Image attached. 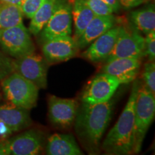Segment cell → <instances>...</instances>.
<instances>
[{
  "label": "cell",
  "mask_w": 155,
  "mask_h": 155,
  "mask_svg": "<svg viewBox=\"0 0 155 155\" xmlns=\"http://www.w3.org/2000/svg\"><path fill=\"white\" fill-rule=\"evenodd\" d=\"M96 16L109 15L114 13L113 9L102 0H82Z\"/></svg>",
  "instance_id": "obj_23"
},
{
  "label": "cell",
  "mask_w": 155,
  "mask_h": 155,
  "mask_svg": "<svg viewBox=\"0 0 155 155\" xmlns=\"http://www.w3.org/2000/svg\"><path fill=\"white\" fill-rule=\"evenodd\" d=\"M23 12L20 6L0 3V30L7 29L22 23Z\"/></svg>",
  "instance_id": "obj_21"
},
{
  "label": "cell",
  "mask_w": 155,
  "mask_h": 155,
  "mask_svg": "<svg viewBox=\"0 0 155 155\" xmlns=\"http://www.w3.org/2000/svg\"><path fill=\"white\" fill-rule=\"evenodd\" d=\"M119 30V26H114L96 38L82 53L83 57L94 63L106 61L114 47Z\"/></svg>",
  "instance_id": "obj_14"
},
{
  "label": "cell",
  "mask_w": 155,
  "mask_h": 155,
  "mask_svg": "<svg viewBox=\"0 0 155 155\" xmlns=\"http://www.w3.org/2000/svg\"><path fill=\"white\" fill-rule=\"evenodd\" d=\"M144 55L149 61H154L155 59V30L146 35L144 38Z\"/></svg>",
  "instance_id": "obj_26"
},
{
  "label": "cell",
  "mask_w": 155,
  "mask_h": 155,
  "mask_svg": "<svg viewBox=\"0 0 155 155\" xmlns=\"http://www.w3.org/2000/svg\"><path fill=\"white\" fill-rule=\"evenodd\" d=\"M13 72V58L0 51V81Z\"/></svg>",
  "instance_id": "obj_24"
},
{
  "label": "cell",
  "mask_w": 155,
  "mask_h": 155,
  "mask_svg": "<svg viewBox=\"0 0 155 155\" xmlns=\"http://www.w3.org/2000/svg\"><path fill=\"white\" fill-rule=\"evenodd\" d=\"M42 52L48 63L67 61L76 55L79 48L71 36L60 37L42 42Z\"/></svg>",
  "instance_id": "obj_12"
},
{
  "label": "cell",
  "mask_w": 155,
  "mask_h": 155,
  "mask_svg": "<svg viewBox=\"0 0 155 155\" xmlns=\"http://www.w3.org/2000/svg\"><path fill=\"white\" fill-rule=\"evenodd\" d=\"M131 22L139 31L147 35L155 30V9L154 4L144 8L133 11L130 15Z\"/></svg>",
  "instance_id": "obj_19"
},
{
  "label": "cell",
  "mask_w": 155,
  "mask_h": 155,
  "mask_svg": "<svg viewBox=\"0 0 155 155\" xmlns=\"http://www.w3.org/2000/svg\"><path fill=\"white\" fill-rule=\"evenodd\" d=\"M9 154L35 155L41 152L44 143V134L33 129L5 140Z\"/></svg>",
  "instance_id": "obj_10"
},
{
  "label": "cell",
  "mask_w": 155,
  "mask_h": 155,
  "mask_svg": "<svg viewBox=\"0 0 155 155\" xmlns=\"http://www.w3.org/2000/svg\"><path fill=\"white\" fill-rule=\"evenodd\" d=\"M141 60L134 58H116L106 62L101 72L115 77L119 83L133 82L140 72Z\"/></svg>",
  "instance_id": "obj_13"
},
{
  "label": "cell",
  "mask_w": 155,
  "mask_h": 155,
  "mask_svg": "<svg viewBox=\"0 0 155 155\" xmlns=\"http://www.w3.org/2000/svg\"><path fill=\"white\" fill-rule=\"evenodd\" d=\"M44 0H22L20 7L23 15L29 19L32 18Z\"/></svg>",
  "instance_id": "obj_25"
},
{
  "label": "cell",
  "mask_w": 155,
  "mask_h": 155,
  "mask_svg": "<svg viewBox=\"0 0 155 155\" xmlns=\"http://www.w3.org/2000/svg\"><path fill=\"white\" fill-rule=\"evenodd\" d=\"M104 2L107 4L111 7V9H113L114 12H116L119 10L120 7H121V5L119 2L118 0H102Z\"/></svg>",
  "instance_id": "obj_28"
},
{
  "label": "cell",
  "mask_w": 155,
  "mask_h": 155,
  "mask_svg": "<svg viewBox=\"0 0 155 155\" xmlns=\"http://www.w3.org/2000/svg\"><path fill=\"white\" fill-rule=\"evenodd\" d=\"M55 2L56 0H44L31 18L29 27V32L30 33L34 35H38L41 32L53 14Z\"/></svg>",
  "instance_id": "obj_20"
},
{
  "label": "cell",
  "mask_w": 155,
  "mask_h": 155,
  "mask_svg": "<svg viewBox=\"0 0 155 155\" xmlns=\"http://www.w3.org/2000/svg\"><path fill=\"white\" fill-rule=\"evenodd\" d=\"M120 84L115 77L103 72L98 73L83 89L81 101L90 104L108 101L111 99Z\"/></svg>",
  "instance_id": "obj_8"
},
{
  "label": "cell",
  "mask_w": 155,
  "mask_h": 155,
  "mask_svg": "<svg viewBox=\"0 0 155 155\" xmlns=\"http://www.w3.org/2000/svg\"><path fill=\"white\" fill-rule=\"evenodd\" d=\"M15 72L30 81L39 88H47L48 62L43 57L32 53L24 57L13 59Z\"/></svg>",
  "instance_id": "obj_9"
},
{
  "label": "cell",
  "mask_w": 155,
  "mask_h": 155,
  "mask_svg": "<svg viewBox=\"0 0 155 155\" xmlns=\"http://www.w3.org/2000/svg\"><path fill=\"white\" fill-rule=\"evenodd\" d=\"M116 21V17L113 14L95 16L87 25L80 38L76 40L79 50L89 45L96 38L115 26Z\"/></svg>",
  "instance_id": "obj_16"
},
{
  "label": "cell",
  "mask_w": 155,
  "mask_h": 155,
  "mask_svg": "<svg viewBox=\"0 0 155 155\" xmlns=\"http://www.w3.org/2000/svg\"><path fill=\"white\" fill-rule=\"evenodd\" d=\"M96 16L91 9L82 0H73L72 3V17L74 20L75 31L73 39L76 40L91 21Z\"/></svg>",
  "instance_id": "obj_18"
},
{
  "label": "cell",
  "mask_w": 155,
  "mask_h": 155,
  "mask_svg": "<svg viewBox=\"0 0 155 155\" xmlns=\"http://www.w3.org/2000/svg\"><path fill=\"white\" fill-rule=\"evenodd\" d=\"M144 85L155 94V64L154 61H149L144 64L142 72Z\"/></svg>",
  "instance_id": "obj_22"
},
{
  "label": "cell",
  "mask_w": 155,
  "mask_h": 155,
  "mask_svg": "<svg viewBox=\"0 0 155 155\" xmlns=\"http://www.w3.org/2000/svg\"><path fill=\"white\" fill-rule=\"evenodd\" d=\"M0 99H1V92H0Z\"/></svg>",
  "instance_id": "obj_31"
},
{
  "label": "cell",
  "mask_w": 155,
  "mask_h": 155,
  "mask_svg": "<svg viewBox=\"0 0 155 155\" xmlns=\"http://www.w3.org/2000/svg\"><path fill=\"white\" fill-rule=\"evenodd\" d=\"M0 123L12 134L30 127L32 121L30 110L9 102L0 106Z\"/></svg>",
  "instance_id": "obj_15"
},
{
  "label": "cell",
  "mask_w": 155,
  "mask_h": 155,
  "mask_svg": "<svg viewBox=\"0 0 155 155\" xmlns=\"http://www.w3.org/2000/svg\"><path fill=\"white\" fill-rule=\"evenodd\" d=\"M22 0H0V3H5V4H11V5H21Z\"/></svg>",
  "instance_id": "obj_30"
},
{
  "label": "cell",
  "mask_w": 155,
  "mask_h": 155,
  "mask_svg": "<svg viewBox=\"0 0 155 155\" xmlns=\"http://www.w3.org/2000/svg\"><path fill=\"white\" fill-rule=\"evenodd\" d=\"M78 107V101L75 99L50 96L48 99V114L50 121L59 127H70L74 124Z\"/></svg>",
  "instance_id": "obj_11"
},
{
  "label": "cell",
  "mask_w": 155,
  "mask_h": 155,
  "mask_svg": "<svg viewBox=\"0 0 155 155\" xmlns=\"http://www.w3.org/2000/svg\"><path fill=\"white\" fill-rule=\"evenodd\" d=\"M0 155H9V152L5 141H0Z\"/></svg>",
  "instance_id": "obj_29"
},
{
  "label": "cell",
  "mask_w": 155,
  "mask_h": 155,
  "mask_svg": "<svg viewBox=\"0 0 155 155\" xmlns=\"http://www.w3.org/2000/svg\"><path fill=\"white\" fill-rule=\"evenodd\" d=\"M121 7L125 9H131L141 5L147 0H118Z\"/></svg>",
  "instance_id": "obj_27"
},
{
  "label": "cell",
  "mask_w": 155,
  "mask_h": 155,
  "mask_svg": "<svg viewBox=\"0 0 155 155\" xmlns=\"http://www.w3.org/2000/svg\"><path fill=\"white\" fill-rule=\"evenodd\" d=\"M144 56V38L139 30L136 28L119 26L116 43L106 62L121 58L141 60Z\"/></svg>",
  "instance_id": "obj_7"
},
{
  "label": "cell",
  "mask_w": 155,
  "mask_h": 155,
  "mask_svg": "<svg viewBox=\"0 0 155 155\" xmlns=\"http://www.w3.org/2000/svg\"><path fill=\"white\" fill-rule=\"evenodd\" d=\"M30 32L23 23L0 30V48L2 51L13 59L31 55L35 52Z\"/></svg>",
  "instance_id": "obj_5"
},
{
  "label": "cell",
  "mask_w": 155,
  "mask_h": 155,
  "mask_svg": "<svg viewBox=\"0 0 155 155\" xmlns=\"http://www.w3.org/2000/svg\"><path fill=\"white\" fill-rule=\"evenodd\" d=\"M0 82L4 96L8 102L29 110L36 106L39 88L30 81L13 72Z\"/></svg>",
  "instance_id": "obj_3"
},
{
  "label": "cell",
  "mask_w": 155,
  "mask_h": 155,
  "mask_svg": "<svg viewBox=\"0 0 155 155\" xmlns=\"http://www.w3.org/2000/svg\"><path fill=\"white\" fill-rule=\"evenodd\" d=\"M46 154L49 155H82L75 137L68 134H54L48 138Z\"/></svg>",
  "instance_id": "obj_17"
},
{
  "label": "cell",
  "mask_w": 155,
  "mask_h": 155,
  "mask_svg": "<svg viewBox=\"0 0 155 155\" xmlns=\"http://www.w3.org/2000/svg\"><path fill=\"white\" fill-rule=\"evenodd\" d=\"M155 115V94L141 83L135 106L134 154L141 151L142 143Z\"/></svg>",
  "instance_id": "obj_4"
},
{
  "label": "cell",
  "mask_w": 155,
  "mask_h": 155,
  "mask_svg": "<svg viewBox=\"0 0 155 155\" xmlns=\"http://www.w3.org/2000/svg\"><path fill=\"white\" fill-rule=\"evenodd\" d=\"M42 42L72 34V4L68 0H56L51 17L41 30Z\"/></svg>",
  "instance_id": "obj_6"
},
{
  "label": "cell",
  "mask_w": 155,
  "mask_h": 155,
  "mask_svg": "<svg viewBox=\"0 0 155 155\" xmlns=\"http://www.w3.org/2000/svg\"><path fill=\"white\" fill-rule=\"evenodd\" d=\"M112 111L111 99L95 104L82 102L78 108L74 121L75 132L91 154L99 152L101 139L111 120Z\"/></svg>",
  "instance_id": "obj_1"
},
{
  "label": "cell",
  "mask_w": 155,
  "mask_h": 155,
  "mask_svg": "<svg viewBox=\"0 0 155 155\" xmlns=\"http://www.w3.org/2000/svg\"><path fill=\"white\" fill-rule=\"evenodd\" d=\"M134 81L130 96L124 109L101 144L102 150L108 154H134L135 106L141 84L139 80Z\"/></svg>",
  "instance_id": "obj_2"
}]
</instances>
